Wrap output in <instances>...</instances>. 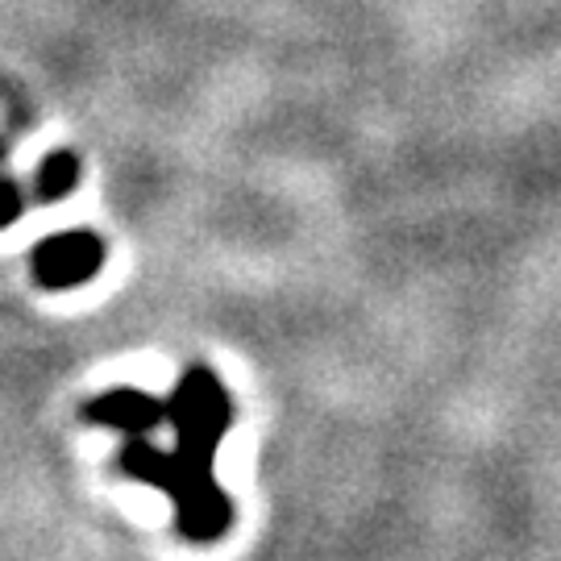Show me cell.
Returning a JSON list of instances; mask_svg holds the SVG:
<instances>
[{"label":"cell","instance_id":"6da1fadb","mask_svg":"<svg viewBox=\"0 0 561 561\" xmlns=\"http://www.w3.org/2000/svg\"><path fill=\"white\" fill-rule=\"evenodd\" d=\"M117 466L125 479L159 486L175 503V528L183 541L192 545H213L221 541L233 524V500L225 495L213 474L192 470L175 458V449L167 454L150 437H129L121 445Z\"/></svg>","mask_w":561,"mask_h":561},{"label":"cell","instance_id":"7a4b0ae2","mask_svg":"<svg viewBox=\"0 0 561 561\" xmlns=\"http://www.w3.org/2000/svg\"><path fill=\"white\" fill-rule=\"evenodd\" d=\"M167 424L175 428V458L192 470L213 474L221 437L233 424V400L225 382L208 366H192L167 400Z\"/></svg>","mask_w":561,"mask_h":561},{"label":"cell","instance_id":"3957f363","mask_svg":"<svg viewBox=\"0 0 561 561\" xmlns=\"http://www.w3.org/2000/svg\"><path fill=\"white\" fill-rule=\"evenodd\" d=\"M104 266V241L92 229H67V233H50L34 245L30 254V275L42 291H71L83 283L96 279Z\"/></svg>","mask_w":561,"mask_h":561},{"label":"cell","instance_id":"277c9868","mask_svg":"<svg viewBox=\"0 0 561 561\" xmlns=\"http://www.w3.org/2000/svg\"><path fill=\"white\" fill-rule=\"evenodd\" d=\"M80 416L88 424H101V428H117L125 437H150L167 421V403L138 391V387H113V391L83 403Z\"/></svg>","mask_w":561,"mask_h":561},{"label":"cell","instance_id":"5b68a950","mask_svg":"<svg viewBox=\"0 0 561 561\" xmlns=\"http://www.w3.org/2000/svg\"><path fill=\"white\" fill-rule=\"evenodd\" d=\"M80 171L83 162L76 150H55L38 162V175H34V201H62L80 187Z\"/></svg>","mask_w":561,"mask_h":561},{"label":"cell","instance_id":"8992f818","mask_svg":"<svg viewBox=\"0 0 561 561\" xmlns=\"http://www.w3.org/2000/svg\"><path fill=\"white\" fill-rule=\"evenodd\" d=\"M21 213H25V192L13 180H0V229L21 221Z\"/></svg>","mask_w":561,"mask_h":561},{"label":"cell","instance_id":"52a82bcc","mask_svg":"<svg viewBox=\"0 0 561 561\" xmlns=\"http://www.w3.org/2000/svg\"><path fill=\"white\" fill-rule=\"evenodd\" d=\"M0 159H4V141H0Z\"/></svg>","mask_w":561,"mask_h":561}]
</instances>
